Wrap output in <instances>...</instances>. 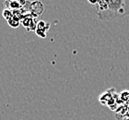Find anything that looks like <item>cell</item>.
Returning <instances> with one entry per match:
<instances>
[{"label": "cell", "mask_w": 129, "mask_h": 120, "mask_svg": "<svg viewBox=\"0 0 129 120\" xmlns=\"http://www.w3.org/2000/svg\"><path fill=\"white\" fill-rule=\"evenodd\" d=\"M109 5V19L123 18L129 14V0H107Z\"/></svg>", "instance_id": "cell-1"}, {"label": "cell", "mask_w": 129, "mask_h": 120, "mask_svg": "<svg viewBox=\"0 0 129 120\" xmlns=\"http://www.w3.org/2000/svg\"><path fill=\"white\" fill-rule=\"evenodd\" d=\"M28 1L26 0H5L4 6L7 9L9 10H19L26 6Z\"/></svg>", "instance_id": "cell-2"}, {"label": "cell", "mask_w": 129, "mask_h": 120, "mask_svg": "<svg viewBox=\"0 0 129 120\" xmlns=\"http://www.w3.org/2000/svg\"><path fill=\"white\" fill-rule=\"evenodd\" d=\"M43 3L40 2V1H33V2H30V8H29V12L33 18H37L41 15V14L43 12Z\"/></svg>", "instance_id": "cell-3"}, {"label": "cell", "mask_w": 129, "mask_h": 120, "mask_svg": "<svg viewBox=\"0 0 129 120\" xmlns=\"http://www.w3.org/2000/svg\"><path fill=\"white\" fill-rule=\"evenodd\" d=\"M8 23V25L10 27H12V28H18V27L20 25V23H21V20L18 18V17H16L15 15H14L12 18H10V19H8V20H7Z\"/></svg>", "instance_id": "cell-4"}, {"label": "cell", "mask_w": 129, "mask_h": 120, "mask_svg": "<svg viewBox=\"0 0 129 120\" xmlns=\"http://www.w3.org/2000/svg\"><path fill=\"white\" fill-rule=\"evenodd\" d=\"M50 28V24L48 22H45L43 21V20H40V21H38L37 24V29H40V30H43L44 32H47Z\"/></svg>", "instance_id": "cell-5"}, {"label": "cell", "mask_w": 129, "mask_h": 120, "mask_svg": "<svg viewBox=\"0 0 129 120\" xmlns=\"http://www.w3.org/2000/svg\"><path fill=\"white\" fill-rule=\"evenodd\" d=\"M2 15H3V17H4V18L6 19V20H8V19H10V18H12V17L14 16L13 11L9 10V9H7V8H5V9L3 10Z\"/></svg>", "instance_id": "cell-6"}, {"label": "cell", "mask_w": 129, "mask_h": 120, "mask_svg": "<svg viewBox=\"0 0 129 120\" xmlns=\"http://www.w3.org/2000/svg\"><path fill=\"white\" fill-rule=\"evenodd\" d=\"M35 32H36V34H37L39 37H41V38H45L46 37V32H44V31H43V30L36 29Z\"/></svg>", "instance_id": "cell-7"}, {"label": "cell", "mask_w": 129, "mask_h": 120, "mask_svg": "<svg viewBox=\"0 0 129 120\" xmlns=\"http://www.w3.org/2000/svg\"><path fill=\"white\" fill-rule=\"evenodd\" d=\"M98 2H99V0H88V3L91 6H94V7L98 4Z\"/></svg>", "instance_id": "cell-8"}, {"label": "cell", "mask_w": 129, "mask_h": 120, "mask_svg": "<svg viewBox=\"0 0 129 120\" xmlns=\"http://www.w3.org/2000/svg\"><path fill=\"white\" fill-rule=\"evenodd\" d=\"M127 120H129V118H128V119H127Z\"/></svg>", "instance_id": "cell-9"}]
</instances>
